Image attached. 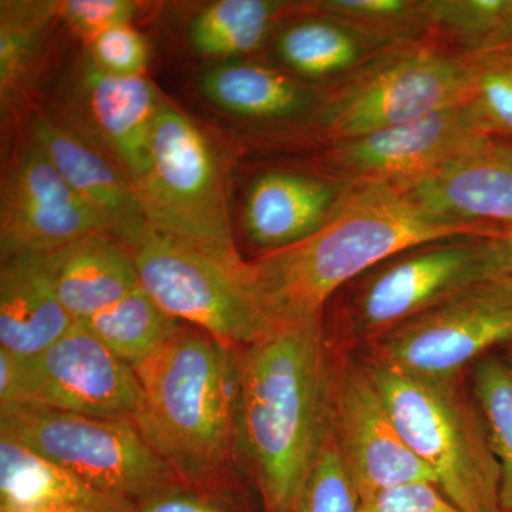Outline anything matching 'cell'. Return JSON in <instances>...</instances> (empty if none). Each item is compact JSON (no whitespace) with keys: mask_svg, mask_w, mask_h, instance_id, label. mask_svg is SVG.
Returning a JSON list of instances; mask_svg holds the SVG:
<instances>
[{"mask_svg":"<svg viewBox=\"0 0 512 512\" xmlns=\"http://www.w3.org/2000/svg\"><path fill=\"white\" fill-rule=\"evenodd\" d=\"M495 278L491 237L427 242L360 276L346 319L357 340L372 345L468 286Z\"/></svg>","mask_w":512,"mask_h":512,"instance_id":"cell-10","label":"cell"},{"mask_svg":"<svg viewBox=\"0 0 512 512\" xmlns=\"http://www.w3.org/2000/svg\"><path fill=\"white\" fill-rule=\"evenodd\" d=\"M83 89L100 146L136 190L147 174L151 134L163 96L144 74L113 76L90 60L84 67Z\"/></svg>","mask_w":512,"mask_h":512,"instance_id":"cell-17","label":"cell"},{"mask_svg":"<svg viewBox=\"0 0 512 512\" xmlns=\"http://www.w3.org/2000/svg\"><path fill=\"white\" fill-rule=\"evenodd\" d=\"M80 323L113 355L136 369L163 345L181 320L168 315L140 285L106 311Z\"/></svg>","mask_w":512,"mask_h":512,"instance_id":"cell-25","label":"cell"},{"mask_svg":"<svg viewBox=\"0 0 512 512\" xmlns=\"http://www.w3.org/2000/svg\"><path fill=\"white\" fill-rule=\"evenodd\" d=\"M323 315L239 348L238 463L251 470L266 512H296L332 427Z\"/></svg>","mask_w":512,"mask_h":512,"instance_id":"cell-1","label":"cell"},{"mask_svg":"<svg viewBox=\"0 0 512 512\" xmlns=\"http://www.w3.org/2000/svg\"><path fill=\"white\" fill-rule=\"evenodd\" d=\"M507 0H423L429 36L466 56L480 52Z\"/></svg>","mask_w":512,"mask_h":512,"instance_id":"cell-29","label":"cell"},{"mask_svg":"<svg viewBox=\"0 0 512 512\" xmlns=\"http://www.w3.org/2000/svg\"><path fill=\"white\" fill-rule=\"evenodd\" d=\"M130 252L140 285L175 319L238 348L278 328L256 298L247 261H225L153 227Z\"/></svg>","mask_w":512,"mask_h":512,"instance_id":"cell-8","label":"cell"},{"mask_svg":"<svg viewBox=\"0 0 512 512\" xmlns=\"http://www.w3.org/2000/svg\"><path fill=\"white\" fill-rule=\"evenodd\" d=\"M74 323L57 298L39 254L2 261L0 349L29 359L66 335Z\"/></svg>","mask_w":512,"mask_h":512,"instance_id":"cell-20","label":"cell"},{"mask_svg":"<svg viewBox=\"0 0 512 512\" xmlns=\"http://www.w3.org/2000/svg\"><path fill=\"white\" fill-rule=\"evenodd\" d=\"M491 256L495 278L512 279V228L491 237Z\"/></svg>","mask_w":512,"mask_h":512,"instance_id":"cell-37","label":"cell"},{"mask_svg":"<svg viewBox=\"0 0 512 512\" xmlns=\"http://www.w3.org/2000/svg\"><path fill=\"white\" fill-rule=\"evenodd\" d=\"M0 434L66 468L130 511L185 485L133 421L16 403L0 407Z\"/></svg>","mask_w":512,"mask_h":512,"instance_id":"cell-6","label":"cell"},{"mask_svg":"<svg viewBox=\"0 0 512 512\" xmlns=\"http://www.w3.org/2000/svg\"><path fill=\"white\" fill-rule=\"evenodd\" d=\"M151 227L229 262H242L214 147L187 114L161 100L146 177L136 188Z\"/></svg>","mask_w":512,"mask_h":512,"instance_id":"cell-7","label":"cell"},{"mask_svg":"<svg viewBox=\"0 0 512 512\" xmlns=\"http://www.w3.org/2000/svg\"><path fill=\"white\" fill-rule=\"evenodd\" d=\"M136 373L138 423L187 487L224 490L238 463L239 348L181 322Z\"/></svg>","mask_w":512,"mask_h":512,"instance_id":"cell-3","label":"cell"},{"mask_svg":"<svg viewBox=\"0 0 512 512\" xmlns=\"http://www.w3.org/2000/svg\"><path fill=\"white\" fill-rule=\"evenodd\" d=\"M298 13L333 20L382 47L430 37L423 0H319L299 3Z\"/></svg>","mask_w":512,"mask_h":512,"instance_id":"cell-26","label":"cell"},{"mask_svg":"<svg viewBox=\"0 0 512 512\" xmlns=\"http://www.w3.org/2000/svg\"><path fill=\"white\" fill-rule=\"evenodd\" d=\"M470 57L474 67V104L494 136L512 138V59Z\"/></svg>","mask_w":512,"mask_h":512,"instance_id":"cell-31","label":"cell"},{"mask_svg":"<svg viewBox=\"0 0 512 512\" xmlns=\"http://www.w3.org/2000/svg\"><path fill=\"white\" fill-rule=\"evenodd\" d=\"M505 228L446 220L406 192L375 183H346L318 231L291 247L248 262L251 284L276 326L325 313L340 289L392 256L427 242L495 237Z\"/></svg>","mask_w":512,"mask_h":512,"instance_id":"cell-2","label":"cell"},{"mask_svg":"<svg viewBox=\"0 0 512 512\" xmlns=\"http://www.w3.org/2000/svg\"><path fill=\"white\" fill-rule=\"evenodd\" d=\"M332 430L360 501L399 485H437L397 430L366 362H332Z\"/></svg>","mask_w":512,"mask_h":512,"instance_id":"cell-13","label":"cell"},{"mask_svg":"<svg viewBox=\"0 0 512 512\" xmlns=\"http://www.w3.org/2000/svg\"><path fill=\"white\" fill-rule=\"evenodd\" d=\"M208 495L181 485L154 495L150 500L137 505L133 512H228L222 510Z\"/></svg>","mask_w":512,"mask_h":512,"instance_id":"cell-35","label":"cell"},{"mask_svg":"<svg viewBox=\"0 0 512 512\" xmlns=\"http://www.w3.org/2000/svg\"><path fill=\"white\" fill-rule=\"evenodd\" d=\"M359 495L330 427L296 512H359Z\"/></svg>","mask_w":512,"mask_h":512,"instance_id":"cell-30","label":"cell"},{"mask_svg":"<svg viewBox=\"0 0 512 512\" xmlns=\"http://www.w3.org/2000/svg\"><path fill=\"white\" fill-rule=\"evenodd\" d=\"M89 60L113 76H140L148 62L147 43L133 26H119L90 43Z\"/></svg>","mask_w":512,"mask_h":512,"instance_id":"cell-32","label":"cell"},{"mask_svg":"<svg viewBox=\"0 0 512 512\" xmlns=\"http://www.w3.org/2000/svg\"><path fill=\"white\" fill-rule=\"evenodd\" d=\"M37 512H97L92 510H83V508H60V510H46Z\"/></svg>","mask_w":512,"mask_h":512,"instance_id":"cell-38","label":"cell"},{"mask_svg":"<svg viewBox=\"0 0 512 512\" xmlns=\"http://www.w3.org/2000/svg\"><path fill=\"white\" fill-rule=\"evenodd\" d=\"M366 363L397 430L430 468L441 493L463 512H503L500 464L463 376L434 379Z\"/></svg>","mask_w":512,"mask_h":512,"instance_id":"cell-4","label":"cell"},{"mask_svg":"<svg viewBox=\"0 0 512 512\" xmlns=\"http://www.w3.org/2000/svg\"><path fill=\"white\" fill-rule=\"evenodd\" d=\"M59 13L55 2H2L0 8V100L9 109L30 64L40 49L43 33Z\"/></svg>","mask_w":512,"mask_h":512,"instance_id":"cell-27","label":"cell"},{"mask_svg":"<svg viewBox=\"0 0 512 512\" xmlns=\"http://www.w3.org/2000/svg\"><path fill=\"white\" fill-rule=\"evenodd\" d=\"M345 184L292 171L259 175L245 200V234L265 254L291 247L322 227Z\"/></svg>","mask_w":512,"mask_h":512,"instance_id":"cell-18","label":"cell"},{"mask_svg":"<svg viewBox=\"0 0 512 512\" xmlns=\"http://www.w3.org/2000/svg\"><path fill=\"white\" fill-rule=\"evenodd\" d=\"M106 234L42 147L29 138L10 161L0 195V256L46 254L87 235Z\"/></svg>","mask_w":512,"mask_h":512,"instance_id":"cell-14","label":"cell"},{"mask_svg":"<svg viewBox=\"0 0 512 512\" xmlns=\"http://www.w3.org/2000/svg\"><path fill=\"white\" fill-rule=\"evenodd\" d=\"M505 362H507V365L510 366V369L512 370V345L508 346L507 348V355H505Z\"/></svg>","mask_w":512,"mask_h":512,"instance_id":"cell-39","label":"cell"},{"mask_svg":"<svg viewBox=\"0 0 512 512\" xmlns=\"http://www.w3.org/2000/svg\"><path fill=\"white\" fill-rule=\"evenodd\" d=\"M473 394L484 414L501 470V511L512 512V370L504 359L485 356L473 373Z\"/></svg>","mask_w":512,"mask_h":512,"instance_id":"cell-28","label":"cell"},{"mask_svg":"<svg viewBox=\"0 0 512 512\" xmlns=\"http://www.w3.org/2000/svg\"><path fill=\"white\" fill-rule=\"evenodd\" d=\"M494 136L473 99L399 126L330 144L320 158L340 183L375 181L407 192L471 146Z\"/></svg>","mask_w":512,"mask_h":512,"instance_id":"cell-12","label":"cell"},{"mask_svg":"<svg viewBox=\"0 0 512 512\" xmlns=\"http://www.w3.org/2000/svg\"><path fill=\"white\" fill-rule=\"evenodd\" d=\"M16 403L128 420L137 426L144 413L136 370L80 322L29 359L0 349V407Z\"/></svg>","mask_w":512,"mask_h":512,"instance_id":"cell-9","label":"cell"},{"mask_svg":"<svg viewBox=\"0 0 512 512\" xmlns=\"http://www.w3.org/2000/svg\"><path fill=\"white\" fill-rule=\"evenodd\" d=\"M320 89L318 109L309 120L330 146L468 103L474 93L473 60L427 37L390 47Z\"/></svg>","mask_w":512,"mask_h":512,"instance_id":"cell-5","label":"cell"},{"mask_svg":"<svg viewBox=\"0 0 512 512\" xmlns=\"http://www.w3.org/2000/svg\"><path fill=\"white\" fill-rule=\"evenodd\" d=\"M39 255L57 298L76 322L106 311L140 286L131 252L106 234Z\"/></svg>","mask_w":512,"mask_h":512,"instance_id":"cell-19","label":"cell"},{"mask_svg":"<svg viewBox=\"0 0 512 512\" xmlns=\"http://www.w3.org/2000/svg\"><path fill=\"white\" fill-rule=\"evenodd\" d=\"M359 512H463L437 485L412 483L389 488L360 501Z\"/></svg>","mask_w":512,"mask_h":512,"instance_id":"cell-34","label":"cell"},{"mask_svg":"<svg viewBox=\"0 0 512 512\" xmlns=\"http://www.w3.org/2000/svg\"><path fill=\"white\" fill-rule=\"evenodd\" d=\"M298 5L278 0H220L192 20V46L202 56L238 57L264 45L276 23Z\"/></svg>","mask_w":512,"mask_h":512,"instance_id":"cell-24","label":"cell"},{"mask_svg":"<svg viewBox=\"0 0 512 512\" xmlns=\"http://www.w3.org/2000/svg\"><path fill=\"white\" fill-rule=\"evenodd\" d=\"M201 92L215 106L254 120H309L322 89L258 63H227L208 70Z\"/></svg>","mask_w":512,"mask_h":512,"instance_id":"cell-21","label":"cell"},{"mask_svg":"<svg viewBox=\"0 0 512 512\" xmlns=\"http://www.w3.org/2000/svg\"><path fill=\"white\" fill-rule=\"evenodd\" d=\"M406 194L446 220L512 228V141L484 137Z\"/></svg>","mask_w":512,"mask_h":512,"instance_id":"cell-16","label":"cell"},{"mask_svg":"<svg viewBox=\"0 0 512 512\" xmlns=\"http://www.w3.org/2000/svg\"><path fill=\"white\" fill-rule=\"evenodd\" d=\"M500 56L512 59V0H507V5L497 28L488 37L487 42L481 47L480 52L473 56Z\"/></svg>","mask_w":512,"mask_h":512,"instance_id":"cell-36","label":"cell"},{"mask_svg":"<svg viewBox=\"0 0 512 512\" xmlns=\"http://www.w3.org/2000/svg\"><path fill=\"white\" fill-rule=\"evenodd\" d=\"M30 137L99 218L104 232L130 251L151 229L130 178L103 147L72 126L36 114Z\"/></svg>","mask_w":512,"mask_h":512,"instance_id":"cell-15","label":"cell"},{"mask_svg":"<svg viewBox=\"0 0 512 512\" xmlns=\"http://www.w3.org/2000/svg\"><path fill=\"white\" fill-rule=\"evenodd\" d=\"M301 15V13H298ZM390 47L363 39L339 23L316 15H302L276 39V55L298 79L340 82Z\"/></svg>","mask_w":512,"mask_h":512,"instance_id":"cell-23","label":"cell"},{"mask_svg":"<svg viewBox=\"0 0 512 512\" xmlns=\"http://www.w3.org/2000/svg\"><path fill=\"white\" fill-rule=\"evenodd\" d=\"M59 13L87 42L119 26L130 25L137 3L130 0H67L59 3Z\"/></svg>","mask_w":512,"mask_h":512,"instance_id":"cell-33","label":"cell"},{"mask_svg":"<svg viewBox=\"0 0 512 512\" xmlns=\"http://www.w3.org/2000/svg\"><path fill=\"white\" fill-rule=\"evenodd\" d=\"M60 508L133 512L94 490L66 468L0 434V512Z\"/></svg>","mask_w":512,"mask_h":512,"instance_id":"cell-22","label":"cell"},{"mask_svg":"<svg viewBox=\"0 0 512 512\" xmlns=\"http://www.w3.org/2000/svg\"><path fill=\"white\" fill-rule=\"evenodd\" d=\"M512 345V279L488 278L369 345L370 359L409 375L453 379Z\"/></svg>","mask_w":512,"mask_h":512,"instance_id":"cell-11","label":"cell"}]
</instances>
